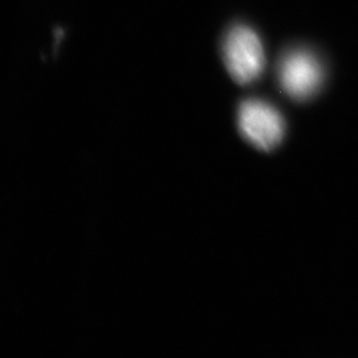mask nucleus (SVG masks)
<instances>
[{
  "mask_svg": "<svg viewBox=\"0 0 358 358\" xmlns=\"http://www.w3.org/2000/svg\"><path fill=\"white\" fill-rule=\"evenodd\" d=\"M321 77L320 63L309 52H289L279 68L282 88L294 100H307L316 93Z\"/></svg>",
  "mask_w": 358,
  "mask_h": 358,
  "instance_id": "nucleus-3",
  "label": "nucleus"
},
{
  "mask_svg": "<svg viewBox=\"0 0 358 358\" xmlns=\"http://www.w3.org/2000/svg\"><path fill=\"white\" fill-rule=\"evenodd\" d=\"M239 129L247 141L263 152L275 149L284 137L280 113L268 103L250 100L241 105Z\"/></svg>",
  "mask_w": 358,
  "mask_h": 358,
  "instance_id": "nucleus-2",
  "label": "nucleus"
},
{
  "mask_svg": "<svg viewBox=\"0 0 358 358\" xmlns=\"http://www.w3.org/2000/svg\"><path fill=\"white\" fill-rule=\"evenodd\" d=\"M223 59L231 77L241 85L254 83L264 69V48L248 27L236 26L223 41Z\"/></svg>",
  "mask_w": 358,
  "mask_h": 358,
  "instance_id": "nucleus-1",
  "label": "nucleus"
}]
</instances>
